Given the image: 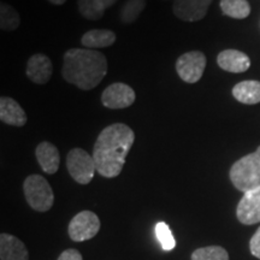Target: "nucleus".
<instances>
[{"mask_svg":"<svg viewBox=\"0 0 260 260\" xmlns=\"http://www.w3.org/2000/svg\"><path fill=\"white\" fill-rule=\"evenodd\" d=\"M134 141V132L124 123H115L102 130L93 148V159L100 176L113 178L121 174Z\"/></svg>","mask_w":260,"mask_h":260,"instance_id":"f257e3e1","label":"nucleus"},{"mask_svg":"<svg viewBox=\"0 0 260 260\" xmlns=\"http://www.w3.org/2000/svg\"><path fill=\"white\" fill-rule=\"evenodd\" d=\"M107 74V59L102 52L89 48H70L64 53L63 79L82 90L102 83Z\"/></svg>","mask_w":260,"mask_h":260,"instance_id":"f03ea898","label":"nucleus"},{"mask_svg":"<svg viewBox=\"0 0 260 260\" xmlns=\"http://www.w3.org/2000/svg\"><path fill=\"white\" fill-rule=\"evenodd\" d=\"M229 175L234 187L243 193L260 187V146L234 162Z\"/></svg>","mask_w":260,"mask_h":260,"instance_id":"7ed1b4c3","label":"nucleus"},{"mask_svg":"<svg viewBox=\"0 0 260 260\" xmlns=\"http://www.w3.org/2000/svg\"><path fill=\"white\" fill-rule=\"evenodd\" d=\"M24 197L29 206L38 212H47L53 206L54 194L46 178L30 175L23 183Z\"/></svg>","mask_w":260,"mask_h":260,"instance_id":"20e7f679","label":"nucleus"},{"mask_svg":"<svg viewBox=\"0 0 260 260\" xmlns=\"http://www.w3.org/2000/svg\"><path fill=\"white\" fill-rule=\"evenodd\" d=\"M67 168L77 183L88 184L96 171L93 155L82 148H73L67 155Z\"/></svg>","mask_w":260,"mask_h":260,"instance_id":"39448f33","label":"nucleus"},{"mask_svg":"<svg viewBox=\"0 0 260 260\" xmlns=\"http://www.w3.org/2000/svg\"><path fill=\"white\" fill-rule=\"evenodd\" d=\"M100 230V219L92 211H81L70 220L68 233L75 242L93 239Z\"/></svg>","mask_w":260,"mask_h":260,"instance_id":"423d86ee","label":"nucleus"},{"mask_svg":"<svg viewBox=\"0 0 260 260\" xmlns=\"http://www.w3.org/2000/svg\"><path fill=\"white\" fill-rule=\"evenodd\" d=\"M206 68V57L200 51H190L178 57L176 71L187 83H197L203 77Z\"/></svg>","mask_w":260,"mask_h":260,"instance_id":"0eeeda50","label":"nucleus"},{"mask_svg":"<svg viewBox=\"0 0 260 260\" xmlns=\"http://www.w3.org/2000/svg\"><path fill=\"white\" fill-rule=\"evenodd\" d=\"M135 90L128 84L116 82L110 84L102 94V103L107 109L119 110L132 106L135 102Z\"/></svg>","mask_w":260,"mask_h":260,"instance_id":"6e6552de","label":"nucleus"},{"mask_svg":"<svg viewBox=\"0 0 260 260\" xmlns=\"http://www.w3.org/2000/svg\"><path fill=\"white\" fill-rule=\"evenodd\" d=\"M212 0H174L172 11L184 22L201 21L207 15Z\"/></svg>","mask_w":260,"mask_h":260,"instance_id":"1a4fd4ad","label":"nucleus"},{"mask_svg":"<svg viewBox=\"0 0 260 260\" xmlns=\"http://www.w3.org/2000/svg\"><path fill=\"white\" fill-rule=\"evenodd\" d=\"M237 219L246 225L260 223V187L243 193L236 209Z\"/></svg>","mask_w":260,"mask_h":260,"instance_id":"9d476101","label":"nucleus"},{"mask_svg":"<svg viewBox=\"0 0 260 260\" xmlns=\"http://www.w3.org/2000/svg\"><path fill=\"white\" fill-rule=\"evenodd\" d=\"M53 73V65L50 58L42 53H35L28 59L27 74L28 79L37 84H45L51 80Z\"/></svg>","mask_w":260,"mask_h":260,"instance_id":"9b49d317","label":"nucleus"},{"mask_svg":"<svg viewBox=\"0 0 260 260\" xmlns=\"http://www.w3.org/2000/svg\"><path fill=\"white\" fill-rule=\"evenodd\" d=\"M217 63L220 69L234 74L245 73L251 67V59L248 56L237 50L222 51L217 57Z\"/></svg>","mask_w":260,"mask_h":260,"instance_id":"f8f14e48","label":"nucleus"},{"mask_svg":"<svg viewBox=\"0 0 260 260\" xmlns=\"http://www.w3.org/2000/svg\"><path fill=\"white\" fill-rule=\"evenodd\" d=\"M38 162L44 172L48 175L56 174L59 169L60 155L58 148L48 141H42L35 149Z\"/></svg>","mask_w":260,"mask_h":260,"instance_id":"ddd939ff","label":"nucleus"},{"mask_svg":"<svg viewBox=\"0 0 260 260\" xmlns=\"http://www.w3.org/2000/svg\"><path fill=\"white\" fill-rule=\"evenodd\" d=\"M0 119L3 123L14 126H23L27 123V115L15 99L0 98Z\"/></svg>","mask_w":260,"mask_h":260,"instance_id":"4468645a","label":"nucleus"},{"mask_svg":"<svg viewBox=\"0 0 260 260\" xmlns=\"http://www.w3.org/2000/svg\"><path fill=\"white\" fill-rule=\"evenodd\" d=\"M0 259L2 260H28L27 247L17 237L3 233L0 235Z\"/></svg>","mask_w":260,"mask_h":260,"instance_id":"2eb2a0df","label":"nucleus"},{"mask_svg":"<svg viewBox=\"0 0 260 260\" xmlns=\"http://www.w3.org/2000/svg\"><path fill=\"white\" fill-rule=\"evenodd\" d=\"M117 35L110 29H92L84 32L81 38V44L89 50L110 47L115 44Z\"/></svg>","mask_w":260,"mask_h":260,"instance_id":"dca6fc26","label":"nucleus"},{"mask_svg":"<svg viewBox=\"0 0 260 260\" xmlns=\"http://www.w3.org/2000/svg\"><path fill=\"white\" fill-rule=\"evenodd\" d=\"M233 95L237 102L254 105L260 103V82L259 81H242L233 88Z\"/></svg>","mask_w":260,"mask_h":260,"instance_id":"f3484780","label":"nucleus"},{"mask_svg":"<svg viewBox=\"0 0 260 260\" xmlns=\"http://www.w3.org/2000/svg\"><path fill=\"white\" fill-rule=\"evenodd\" d=\"M220 9L225 16L243 19L251 14V6L247 0H220Z\"/></svg>","mask_w":260,"mask_h":260,"instance_id":"a211bd4d","label":"nucleus"},{"mask_svg":"<svg viewBox=\"0 0 260 260\" xmlns=\"http://www.w3.org/2000/svg\"><path fill=\"white\" fill-rule=\"evenodd\" d=\"M80 15L88 21H98L104 16L105 6L103 0H77Z\"/></svg>","mask_w":260,"mask_h":260,"instance_id":"6ab92c4d","label":"nucleus"},{"mask_svg":"<svg viewBox=\"0 0 260 260\" xmlns=\"http://www.w3.org/2000/svg\"><path fill=\"white\" fill-rule=\"evenodd\" d=\"M21 24V17L17 10L8 3L0 4V28L4 31H14Z\"/></svg>","mask_w":260,"mask_h":260,"instance_id":"aec40b11","label":"nucleus"},{"mask_svg":"<svg viewBox=\"0 0 260 260\" xmlns=\"http://www.w3.org/2000/svg\"><path fill=\"white\" fill-rule=\"evenodd\" d=\"M146 8V0H125L123 3L119 17L124 24L134 23Z\"/></svg>","mask_w":260,"mask_h":260,"instance_id":"412c9836","label":"nucleus"},{"mask_svg":"<svg viewBox=\"0 0 260 260\" xmlns=\"http://www.w3.org/2000/svg\"><path fill=\"white\" fill-rule=\"evenodd\" d=\"M191 260H229V254L223 247L209 246L195 249Z\"/></svg>","mask_w":260,"mask_h":260,"instance_id":"4be33fe9","label":"nucleus"},{"mask_svg":"<svg viewBox=\"0 0 260 260\" xmlns=\"http://www.w3.org/2000/svg\"><path fill=\"white\" fill-rule=\"evenodd\" d=\"M155 236H157L158 241L164 251L170 252L176 247V240H175L170 228H169L167 223H157V225H155Z\"/></svg>","mask_w":260,"mask_h":260,"instance_id":"5701e85b","label":"nucleus"},{"mask_svg":"<svg viewBox=\"0 0 260 260\" xmlns=\"http://www.w3.org/2000/svg\"><path fill=\"white\" fill-rule=\"evenodd\" d=\"M249 249H251V253L256 259H260V226L254 233V235L252 236L251 241H249Z\"/></svg>","mask_w":260,"mask_h":260,"instance_id":"b1692460","label":"nucleus"},{"mask_svg":"<svg viewBox=\"0 0 260 260\" xmlns=\"http://www.w3.org/2000/svg\"><path fill=\"white\" fill-rule=\"evenodd\" d=\"M57 260H83V259H82V255H81V253L77 251V249L69 248V249H65Z\"/></svg>","mask_w":260,"mask_h":260,"instance_id":"393cba45","label":"nucleus"},{"mask_svg":"<svg viewBox=\"0 0 260 260\" xmlns=\"http://www.w3.org/2000/svg\"><path fill=\"white\" fill-rule=\"evenodd\" d=\"M117 2H118V0H103V3H104V6H105V9H109V8H111V6L115 5Z\"/></svg>","mask_w":260,"mask_h":260,"instance_id":"a878e982","label":"nucleus"},{"mask_svg":"<svg viewBox=\"0 0 260 260\" xmlns=\"http://www.w3.org/2000/svg\"><path fill=\"white\" fill-rule=\"evenodd\" d=\"M48 2L51 3V4H53V5H63V4H65V3H67V0H48Z\"/></svg>","mask_w":260,"mask_h":260,"instance_id":"bb28decb","label":"nucleus"}]
</instances>
